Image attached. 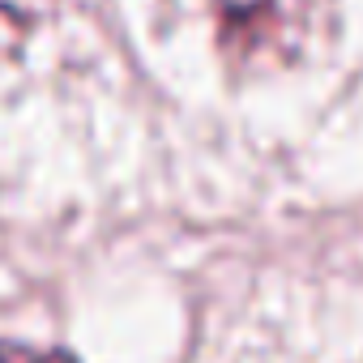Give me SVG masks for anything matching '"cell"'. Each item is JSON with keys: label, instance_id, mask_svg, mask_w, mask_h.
I'll list each match as a JSON object with an SVG mask.
<instances>
[{"label": "cell", "instance_id": "3", "mask_svg": "<svg viewBox=\"0 0 363 363\" xmlns=\"http://www.w3.org/2000/svg\"><path fill=\"white\" fill-rule=\"evenodd\" d=\"M0 363H77L69 350H35L22 342H0Z\"/></svg>", "mask_w": 363, "mask_h": 363}, {"label": "cell", "instance_id": "1", "mask_svg": "<svg viewBox=\"0 0 363 363\" xmlns=\"http://www.w3.org/2000/svg\"><path fill=\"white\" fill-rule=\"evenodd\" d=\"M214 39L235 77H278L337 39V0H210Z\"/></svg>", "mask_w": 363, "mask_h": 363}, {"label": "cell", "instance_id": "2", "mask_svg": "<svg viewBox=\"0 0 363 363\" xmlns=\"http://www.w3.org/2000/svg\"><path fill=\"white\" fill-rule=\"evenodd\" d=\"M52 9H56V0H0V39L13 43L30 35Z\"/></svg>", "mask_w": 363, "mask_h": 363}]
</instances>
